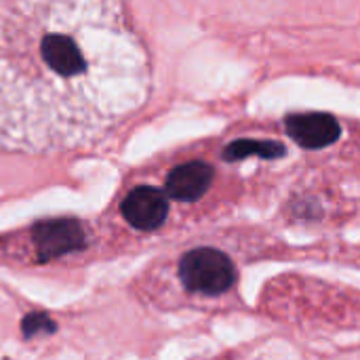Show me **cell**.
<instances>
[{
  "label": "cell",
  "instance_id": "2",
  "mask_svg": "<svg viewBox=\"0 0 360 360\" xmlns=\"http://www.w3.org/2000/svg\"><path fill=\"white\" fill-rule=\"evenodd\" d=\"M179 278L188 291L219 295L234 285L236 270L226 253L205 247V249H194L181 257Z\"/></svg>",
  "mask_w": 360,
  "mask_h": 360
},
{
  "label": "cell",
  "instance_id": "1",
  "mask_svg": "<svg viewBox=\"0 0 360 360\" xmlns=\"http://www.w3.org/2000/svg\"><path fill=\"white\" fill-rule=\"evenodd\" d=\"M148 57L108 0L0 2V146H95L143 105Z\"/></svg>",
  "mask_w": 360,
  "mask_h": 360
},
{
  "label": "cell",
  "instance_id": "8",
  "mask_svg": "<svg viewBox=\"0 0 360 360\" xmlns=\"http://www.w3.org/2000/svg\"><path fill=\"white\" fill-rule=\"evenodd\" d=\"M40 329H44V331H53V323L49 321V319H44V316H30L25 323H23V331L27 333V335H36Z\"/></svg>",
  "mask_w": 360,
  "mask_h": 360
},
{
  "label": "cell",
  "instance_id": "4",
  "mask_svg": "<svg viewBox=\"0 0 360 360\" xmlns=\"http://www.w3.org/2000/svg\"><path fill=\"white\" fill-rule=\"evenodd\" d=\"M169 213L167 196L150 186L135 188L122 202L124 219L137 230H156L165 224Z\"/></svg>",
  "mask_w": 360,
  "mask_h": 360
},
{
  "label": "cell",
  "instance_id": "5",
  "mask_svg": "<svg viewBox=\"0 0 360 360\" xmlns=\"http://www.w3.org/2000/svg\"><path fill=\"white\" fill-rule=\"evenodd\" d=\"M34 243L42 259H51L63 255L68 251L84 247V232L78 221L72 219H57L36 226Z\"/></svg>",
  "mask_w": 360,
  "mask_h": 360
},
{
  "label": "cell",
  "instance_id": "6",
  "mask_svg": "<svg viewBox=\"0 0 360 360\" xmlns=\"http://www.w3.org/2000/svg\"><path fill=\"white\" fill-rule=\"evenodd\" d=\"M213 181V167L207 162L194 160L175 167L167 177V192L175 200H198Z\"/></svg>",
  "mask_w": 360,
  "mask_h": 360
},
{
  "label": "cell",
  "instance_id": "3",
  "mask_svg": "<svg viewBox=\"0 0 360 360\" xmlns=\"http://www.w3.org/2000/svg\"><path fill=\"white\" fill-rule=\"evenodd\" d=\"M287 135L306 150H321L335 143L342 135V124L327 112L289 114L285 120Z\"/></svg>",
  "mask_w": 360,
  "mask_h": 360
},
{
  "label": "cell",
  "instance_id": "7",
  "mask_svg": "<svg viewBox=\"0 0 360 360\" xmlns=\"http://www.w3.org/2000/svg\"><path fill=\"white\" fill-rule=\"evenodd\" d=\"M285 154H287V148L281 141H270V139H264V141L262 139H238L224 150L226 160H243V158H251V156L281 158Z\"/></svg>",
  "mask_w": 360,
  "mask_h": 360
}]
</instances>
